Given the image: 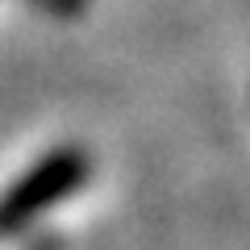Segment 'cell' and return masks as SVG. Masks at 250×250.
Instances as JSON below:
<instances>
[{"instance_id": "obj_1", "label": "cell", "mask_w": 250, "mask_h": 250, "mask_svg": "<svg viewBox=\"0 0 250 250\" xmlns=\"http://www.w3.org/2000/svg\"><path fill=\"white\" fill-rule=\"evenodd\" d=\"M88 154L80 146H59L46 159H38L17 184L9 188V196L0 200V229L13 233L21 225H29L34 217H42L50 205L67 200L75 188L88 179Z\"/></svg>"}]
</instances>
